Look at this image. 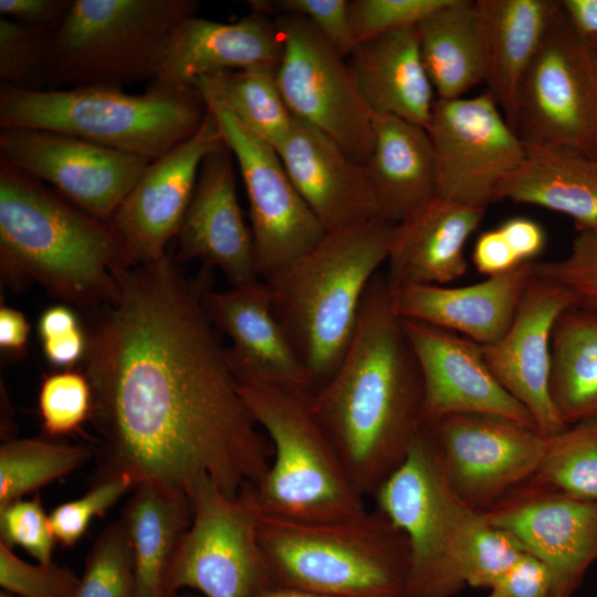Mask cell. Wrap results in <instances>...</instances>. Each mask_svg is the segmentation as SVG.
I'll list each match as a JSON object with an SVG mask.
<instances>
[{"label": "cell", "mask_w": 597, "mask_h": 597, "mask_svg": "<svg viewBox=\"0 0 597 597\" xmlns=\"http://www.w3.org/2000/svg\"><path fill=\"white\" fill-rule=\"evenodd\" d=\"M532 262L464 286L420 284L390 290L392 308L401 320L438 326L490 345L510 327L533 276Z\"/></svg>", "instance_id": "cell-25"}, {"label": "cell", "mask_w": 597, "mask_h": 597, "mask_svg": "<svg viewBox=\"0 0 597 597\" xmlns=\"http://www.w3.org/2000/svg\"><path fill=\"white\" fill-rule=\"evenodd\" d=\"M561 4L582 33L597 40V0H563Z\"/></svg>", "instance_id": "cell-54"}, {"label": "cell", "mask_w": 597, "mask_h": 597, "mask_svg": "<svg viewBox=\"0 0 597 597\" xmlns=\"http://www.w3.org/2000/svg\"><path fill=\"white\" fill-rule=\"evenodd\" d=\"M259 540L276 585L333 597L407 596L408 541L376 509L329 522L262 514Z\"/></svg>", "instance_id": "cell-6"}, {"label": "cell", "mask_w": 597, "mask_h": 597, "mask_svg": "<svg viewBox=\"0 0 597 597\" xmlns=\"http://www.w3.org/2000/svg\"><path fill=\"white\" fill-rule=\"evenodd\" d=\"M88 339L80 328L42 341L46 359L54 366L71 369L87 350Z\"/></svg>", "instance_id": "cell-51"}, {"label": "cell", "mask_w": 597, "mask_h": 597, "mask_svg": "<svg viewBox=\"0 0 597 597\" xmlns=\"http://www.w3.org/2000/svg\"><path fill=\"white\" fill-rule=\"evenodd\" d=\"M52 30L0 19V86L48 90V44Z\"/></svg>", "instance_id": "cell-38"}, {"label": "cell", "mask_w": 597, "mask_h": 597, "mask_svg": "<svg viewBox=\"0 0 597 597\" xmlns=\"http://www.w3.org/2000/svg\"><path fill=\"white\" fill-rule=\"evenodd\" d=\"M209 280L202 290L203 307L213 327L231 342L224 357L235 380L282 385L313 395L307 374L274 314L268 284L259 280L213 291Z\"/></svg>", "instance_id": "cell-22"}, {"label": "cell", "mask_w": 597, "mask_h": 597, "mask_svg": "<svg viewBox=\"0 0 597 597\" xmlns=\"http://www.w3.org/2000/svg\"><path fill=\"white\" fill-rule=\"evenodd\" d=\"M485 211L436 196L396 223L385 272L390 290L461 277L464 245Z\"/></svg>", "instance_id": "cell-26"}, {"label": "cell", "mask_w": 597, "mask_h": 597, "mask_svg": "<svg viewBox=\"0 0 597 597\" xmlns=\"http://www.w3.org/2000/svg\"><path fill=\"white\" fill-rule=\"evenodd\" d=\"M92 455L88 448L42 439H11L0 447V506L70 474Z\"/></svg>", "instance_id": "cell-35"}, {"label": "cell", "mask_w": 597, "mask_h": 597, "mask_svg": "<svg viewBox=\"0 0 597 597\" xmlns=\"http://www.w3.org/2000/svg\"><path fill=\"white\" fill-rule=\"evenodd\" d=\"M175 258L128 269L87 338L92 419L104 440L102 478L128 474L188 493L200 476L238 493L272 448L245 407L202 303Z\"/></svg>", "instance_id": "cell-1"}, {"label": "cell", "mask_w": 597, "mask_h": 597, "mask_svg": "<svg viewBox=\"0 0 597 597\" xmlns=\"http://www.w3.org/2000/svg\"><path fill=\"white\" fill-rule=\"evenodd\" d=\"M276 151L326 232L379 218L365 164L315 127L294 117Z\"/></svg>", "instance_id": "cell-23"}, {"label": "cell", "mask_w": 597, "mask_h": 597, "mask_svg": "<svg viewBox=\"0 0 597 597\" xmlns=\"http://www.w3.org/2000/svg\"><path fill=\"white\" fill-rule=\"evenodd\" d=\"M255 597H333L310 590L276 585Z\"/></svg>", "instance_id": "cell-55"}, {"label": "cell", "mask_w": 597, "mask_h": 597, "mask_svg": "<svg viewBox=\"0 0 597 597\" xmlns=\"http://www.w3.org/2000/svg\"><path fill=\"white\" fill-rule=\"evenodd\" d=\"M421 59L437 98L463 97L483 83L474 1L446 0L416 25Z\"/></svg>", "instance_id": "cell-32"}, {"label": "cell", "mask_w": 597, "mask_h": 597, "mask_svg": "<svg viewBox=\"0 0 597 597\" xmlns=\"http://www.w3.org/2000/svg\"><path fill=\"white\" fill-rule=\"evenodd\" d=\"M196 0H72L50 32L48 90L123 88L154 77L168 41Z\"/></svg>", "instance_id": "cell-8"}, {"label": "cell", "mask_w": 597, "mask_h": 597, "mask_svg": "<svg viewBox=\"0 0 597 597\" xmlns=\"http://www.w3.org/2000/svg\"><path fill=\"white\" fill-rule=\"evenodd\" d=\"M523 554L509 534L490 524L481 513L461 556L463 582L475 588H491Z\"/></svg>", "instance_id": "cell-41"}, {"label": "cell", "mask_w": 597, "mask_h": 597, "mask_svg": "<svg viewBox=\"0 0 597 597\" xmlns=\"http://www.w3.org/2000/svg\"><path fill=\"white\" fill-rule=\"evenodd\" d=\"M275 21L282 36L275 75L290 112L365 164L374 144V113L345 57L306 19L277 14Z\"/></svg>", "instance_id": "cell-13"}, {"label": "cell", "mask_w": 597, "mask_h": 597, "mask_svg": "<svg viewBox=\"0 0 597 597\" xmlns=\"http://www.w3.org/2000/svg\"><path fill=\"white\" fill-rule=\"evenodd\" d=\"M498 228L521 262L534 261L545 248L544 229L530 218L513 217Z\"/></svg>", "instance_id": "cell-50"}, {"label": "cell", "mask_w": 597, "mask_h": 597, "mask_svg": "<svg viewBox=\"0 0 597 597\" xmlns=\"http://www.w3.org/2000/svg\"><path fill=\"white\" fill-rule=\"evenodd\" d=\"M395 228L375 218L326 232L306 255L264 281L313 395L331 379L350 344L364 294L387 262Z\"/></svg>", "instance_id": "cell-4"}, {"label": "cell", "mask_w": 597, "mask_h": 597, "mask_svg": "<svg viewBox=\"0 0 597 597\" xmlns=\"http://www.w3.org/2000/svg\"><path fill=\"white\" fill-rule=\"evenodd\" d=\"M532 273L568 292L574 305L597 311V230L577 232L562 259L533 261Z\"/></svg>", "instance_id": "cell-40"}, {"label": "cell", "mask_w": 597, "mask_h": 597, "mask_svg": "<svg viewBox=\"0 0 597 597\" xmlns=\"http://www.w3.org/2000/svg\"><path fill=\"white\" fill-rule=\"evenodd\" d=\"M174 597H202L201 595L199 594H190V593H184V594H177L175 595Z\"/></svg>", "instance_id": "cell-56"}, {"label": "cell", "mask_w": 597, "mask_h": 597, "mask_svg": "<svg viewBox=\"0 0 597 597\" xmlns=\"http://www.w3.org/2000/svg\"><path fill=\"white\" fill-rule=\"evenodd\" d=\"M489 589L486 597H554L548 568L526 553Z\"/></svg>", "instance_id": "cell-47"}, {"label": "cell", "mask_w": 597, "mask_h": 597, "mask_svg": "<svg viewBox=\"0 0 597 597\" xmlns=\"http://www.w3.org/2000/svg\"><path fill=\"white\" fill-rule=\"evenodd\" d=\"M429 135L437 197L486 209L500 184L522 161L526 145L485 90L472 97L436 98Z\"/></svg>", "instance_id": "cell-14"}, {"label": "cell", "mask_w": 597, "mask_h": 597, "mask_svg": "<svg viewBox=\"0 0 597 597\" xmlns=\"http://www.w3.org/2000/svg\"><path fill=\"white\" fill-rule=\"evenodd\" d=\"M446 0H350L349 22L355 45L385 33L416 27Z\"/></svg>", "instance_id": "cell-44"}, {"label": "cell", "mask_w": 597, "mask_h": 597, "mask_svg": "<svg viewBox=\"0 0 597 597\" xmlns=\"http://www.w3.org/2000/svg\"><path fill=\"white\" fill-rule=\"evenodd\" d=\"M525 145L522 161L500 184L494 201L538 206L572 219L577 232L597 230V158Z\"/></svg>", "instance_id": "cell-30"}, {"label": "cell", "mask_w": 597, "mask_h": 597, "mask_svg": "<svg viewBox=\"0 0 597 597\" xmlns=\"http://www.w3.org/2000/svg\"><path fill=\"white\" fill-rule=\"evenodd\" d=\"M133 490L122 520L133 553L135 597H167V575L191 522V501L186 491L157 483Z\"/></svg>", "instance_id": "cell-31"}, {"label": "cell", "mask_w": 597, "mask_h": 597, "mask_svg": "<svg viewBox=\"0 0 597 597\" xmlns=\"http://www.w3.org/2000/svg\"><path fill=\"white\" fill-rule=\"evenodd\" d=\"M348 59L359 92L373 113L427 127L436 93L421 59L416 27L358 43Z\"/></svg>", "instance_id": "cell-28"}, {"label": "cell", "mask_w": 597, "mask_h": 597, "mask_svg": "<svg viewBox=\"0 0 597 597\" xmlns=\"http://www.w3.org/2000/svg\"><path fill=\"white\" fill-rule=\"evenodd\" d=\"M570 305L568 292L533 275L505 334L493 344L482 345L495 378L528 411L544 437L567 427L554 407L549 384L554 324Z\"/></svg>", "instance_id": "cell-20"}, {"label": "cell", "mask_w": 597, "mask_h": 597, "mask_svg": "<svg viewBox=\"0 0 597 597\" xmlns=\"http://www.w3.org/2000/svg\"><path fill=\"white\" fill-rule=\"evenodd\" d=\"M481 513L548 568L554 597H572L597 559V502L531 478Z\"/></svg>", "instance_id": "cell-15"}, {"label": "cell", "mask_w": 597, "mask_h": 597, "mask_svg": "<svg viewBox=\"0 0 597 597\" xmlns=\"http://www.w3.org/2000/svg\"><path fill=\"white\" fill-rule=\"evenodd\" d=\"M558 8L554 0L474 1L483 83L513 129L522 81Z\"/></svg>", "instance_id": "cell-27"}, {"label": "cell", "mask_w": 597, "mask_h": 597, "mask_svg": "<svg viewBox=\"0 0 597 597\" xmlns=\"http://www.w3.org/2000/svg\"><path fill=\"white\" fill-rule=\"evenodd\" d=\"M188 494L191 522L167 575V597L181 589L202 597H255L276 586L259 540L262 512L253 484L229 493L200 476Z\"/></svg>", "instance_id": "cell-10"}, {"label": "cell", "mask_w": 597, "mask_h": 597, "mask_svg": "<svg viewBox=\"0 0 597 597\" xmlns=\"http://www.w3.org/2000/svg\"><path fill=\"white\" fill-rule=\"evenodd\" d=\"M275 71L249 69L203 78L249 130L277 149L287 137L294 116L281 94Z\"/></svg>", "instance_id": "cell-34"}, {"label": "cell", "mask_w": 597, "mask_h": 597, "mask_svg": "<svg viewBox=\"0 0 597 597\" xmlns=\"http://www.w3.org/2000/svg\"><path fill=\"white\" fill-rule=\"evenodd\" d=\"M0 157L106 221L150 163L78 137L33 128H1Z\"/></svg>", "instance_id": "cell-17"}, {"label": "cell", "mask_w": 597, "mask_h": 597, "mask_svg": "<svg viewBox=\"0 0 597 597\" xmlns=\"http://www.w3.org/2000/svg\"><path fill=\"white\" fill-rule=\"evenodd\" d=\"M72 0H0V15L27 25L55 29Z\"/></svg>", "instance_id": "cell-48"}, {"label": "cell", "mask_w": 597, "mask_h": 597, "mask_svg": "<svg viewBox=\"0 0 597 597\" xmlns=\"http://www.w3.org/2000/svg\"><path fill=\"white\" fill-rule=\"evenodd\" d=\"M281 54L277 23L263 12L251 10L234 22L193 15L174 30L154 82L191 85L198 78L226 72L276 70Z\"/></svg>", "instance_id": "cell-24"}, {"label": "cell", "mask_w": 597, "mask_h": 597, "mask_svg": "<svg viewBox=\"0 0 597 597\" xmlns=\"http://www.w3.org/2000/svg\"><path fill=\"white\" fill-rule=\"evenodd\" d=\"M472 261L478 272L486 277L505 273L523 263L499 228L480 233L473 248Z\"/></svg>", "instance_id": "cell-49"}, {"label": "cell", "mask_w": 597, "mask_h": 597, "mask_svg": "<svg viewBox=\"0 0 597 597\" xmlns=\"http://www.w3.org/2000/svg\"><path fill=\"white\" fill-rule=\"evenodd\" d=\"M514 129L526 144L597 158V40L561 1L522 81Z\"/></svg>", "instance_id": "cell-11"}, {"label": "cell", "mask_w": 597, "mask_h": 597, "mask_svg": "<svg viewBox=\"0 0 597 597\" xmlns=\"http://www.w3.org/2000/svg\"><path fill=\"white\" fill-rule=\"evenodd\" d=\"M533 480L572 496L597 502V417L546 437Z\"/></svg>", "instance_id": "cell-36"}, {"label": "cell", "mask_w": 597, "mask_h": 597, "mask_svg": "<svg viewBox=\"0 0 597 597\" xmlns=\"http://www.w3.org/2000/svg\"><path fill=\"white\" fill-rule=\"evenodd\" d=\"M0 597H19V596H17V595H14V594H11V593H9V591L2 589V590L0 591Z\"/></svg>", "instance_id": "cell-57"}, {"label": "cell", "mask_w": 597, "mask_h": 597, "mask_svg": "<svg viewBox=\"0 0 597 597\" xmlns=\"http://www.w3.org/2000/svg\"><path fill=\"white\" fill-rule=\"evenodd\" d=\"M74 597H135L133 553L122 519L95 540Z\"/></svg>", "instance_id": "cell-37"}, {"label": "cell", "mask_w": 597, "mask_h": 597, "mask_svg": "<svg viewBox=\"0 0 597 597\" xmlns=\"http://www.w3.org/2000/svg\"><path fill=\"white\" fill-rule=\"evenodd\" d=\"M222 143L218 123L208 109L192 136L148 164L109 220L136 264L167 254L166 247L177 237L192 198L201 164Z\"/></svg>", "instance_id": "cell-18"}, {"label": "cell", "mask_w": 597, "mask_h": 597, "mask_svg": "<svg viewBox=\"0 0 597 597\" xmlns=\"http://www.w3.org/2000/svg\"><path fill=\"white\" fill-rule=\"evenodd\" d=\"M191 85L20 91L0 86L1 128L62 133L150 161L192 136L207 116Z\"/></svg>", "instance_id": "cell-5"}, {"label": "cell", "mask_w": 597, "mask_h": 597, "mask_svg": "<svg viewBox=\"0 0 597 597\" xmlns=\"http://www.w3.org/2000/svg\"><path fill=\"white\" fill-rule=\"evenodd\" d=\"M251 10L268 15L290 14L306 19L344 57L355 46L349 22L348 0H253Z\"/></svg>", "instance_id": "cell-45"}, {"label": "cell", "mask_w": 597, "mask_h": 597, "mask_svg": "<svg viewBox=\"0 0 597 597\" xmlns=\"http://www.w3.org/2000/svg\"><path fill=\"white\" fill-rule=\"evenodd\" d=\"M312 408L365 498L402 463L423 429V383L385 272L364 294L350 344Z\"/></svg>", "instance_id": "cell-2"}, {"label": "cell", "mask_w": 597, "mask_h": 597, "mask_svg": "<svg viewBox=\"0 0 597 597\" xmlns=\"http://www.w3.org/2000/svg\"><path fill=\"white\" fill-rule=\"evenodd\" d=\"M80 577L55 563L31 564L0 542V586L19 597H74Z\"/></svg>", "instance_id": "cell-43"}, {"label": "cell", "mask_w": 597, "mask_h": 597, "mask_svg": "<svg viewBox=\"0 0 597 597\" xmlns=\"http://www.w3.org/2000/svg\"><path fill=\"white\" fill-rule=\"evenodd\" d=\"M402 323L421 371L427 425L451 415L488 413L537 430L528 411L495 378L482 345L422 322Z\"/></svg>", "instance_id": "cell-19"}, {"label": "cell", "mask_w": 597, "mask_h": 597, "mask_svg": "<svg viewBox=\"0 0 597 597\" xmlns=\"http://www.w3.org/2000/svg\"><path fill=\"white\" fill-rule=\"evenodd\" d=\"M30 325L18 310L2 305L0 308V348L4 355L21 357L27 349Z\"/></svg>", "instance_id": "cell-52"}, {"label": "cell", "mask_w": 597, "mask_h": 597, "mask_svg": "<svg viewBox=\"0 0 597 597\" xmlns=\"http://www.w3.org/2000/svg\"><path fill=\"white\" fill-rule=\"evenodd\" d=\"M549 388L564 425L597 417V311L570 305L558 315Z\"/></svg>", "instance_id": "cell-33"}, {"label": "cell", "mask_w": 597, "mask_h": 597, "mask_svg": "<svg viewBox=\"0 0 597 597\" xmlns=\"http://www.w3.org/2000/svg\"><path fill=\"white\" fill-rule=\"evenodd\" d=\"M80 328L75 313L65 305L46 308L39 318L38 332L41 341Z\"/></svg>", "instance_id": "cell-53"}, {"label": "cell", "mask_w": 597, "mask_h": 597, "mask_svg": "<svg viewBox=\"0 0 597 597\" xmlns=\"http://www.w3.org/2000/svg\"><path fill=\"white\" fill-rule=\"evenodd\" d=\"M428 426L450 485L480 512L531 479L545 451L537 430L495 415H451Z\"/></svg>", "instance_id": "cell-16"}, {"label": "cell", "mask_w": 597, "mask_h": 597, "mask_svg": "<svg viewBox=\"0 0 597 597\" xmlns=\"http://www.w3.org/2000/svg\"><path fill=\"white\" fill-rule=\"evenodd\" d=\"M176 259L219 269L231 286L261 280L251 229L238 201L234 158L222 143L203 159L179 228Z\"/></svg>", "instance_id": "cell-21"}, {"label": "cell", "mask_w": 597, "mask_h": 597, "mask_svg": "<svg viewBox=\"0 0 597 597\" xmlns=\"http://www.w3.org/2000/svg\"><path fill=\"white\" fill-rule=\"evenodd\" d=\"M191 85L214 116L239 167L259 274L269 281L313 250L326 231L296 190L276 149L249 130L206 78Z\"/></svg>", "instance_id": "cell-12"}, {"label": "cell", "mask_w": 597, "mask_h": 597, "mask_svg": "<svg viewBox=\"0 0 597 597\" xmlns=\"http://www.w3.org/2000/svg\"><path fill=\"white\" fill-rule=\"evenodd\" d=\"M237 383L272 448L268 469L253 484L262 514L294 522H329L364 512V496L313 411L312 392L262 381Z\"/></svg>", "instance_id": "cell-7"}, {"label": "cell", "mask_w": 597, "mask_h": 597, "mask_svg": "<svg viewBox=\"0 0 597 597\" xmlns=\"http://www.w3.org/2000/svg\"><path fill=\"white\" fill-rule=\"evenodd\" d=\"M374 144L365 163L379 218L398 223L437 195V168L429 135L402 118L373 116Z\"/></svg>", "instance_id": "cell-29"}, {"label": "cell", "mask_w": 597, "mask_h": 597, "mask_svg": "<svg viewBox=\"0 0 597 597\" xmlns=\"http://www.w3.org/2000/svg\"><path fill=\"white\" fill-rule=\"evenodd\" d=\"M0 542L23 547L39 563L52 561L56 541L39 495L0 506Z\"/></svg>", "instance_id": "cell-46"}, {"label": "cell", "mask_w": 597, "mask_h": 597, "mask_svg": "<svg viewBox=\"0 0 597 597\" xmlns=\"http://www.w3.org/2000/svg\"><path fill=\"white\" fill-rule=\"evenodd\" d=\"M376 510L406 536L411 556L406 597H453L460 561L481 512L450 485L426 423L402 463L373 495Z\"/></svg>", "instance_id": "cell-9"}, {"label": "cell", "mask_w": 597, "mask_h": 597, "mask_svg": "<svg viewBox=\"0 0 597 597\" xmlns=\"http://www.w3.org/2000/svg\"><path fill=\"white\" fill-rule=\"evenodd\" d=\"M93 394L86 374L63 369L48 375L39 391V411L49 436L76 431L92 417Z\"/></svg>", "instance_id": "cell-39"}, {"label": "cell", "mask_w": 597, "mask_h": 597, "mask_svg": "<svg viewBox=\"0 0 597 597\" xmlns=\"http://www.w3.org/2000/svg\"><path fill=\"white\" fill-rule=\"evenodd\" d=\"M136 265L111 223L0 157V271L77 306L107 304Z\"/></svg>", "instance_id": "cell-3"}, {"label": "cell", "mask_w": 597, "mask_h": 597, "mask_svg": "<svg viewBox=\"0 0 597 597\" xmlns=\"http://www.w3.org/2000/svg\"><path fill=\"white\" fill-rule=\"evenodd\" d=\"M135 485L134 479L128 474L103 478L83 496L57 505L49 515L55 541L65 547L74 546L91 522L103 516Z\"/></svg>", "instance_id": "cell-42"}]
</instances>
